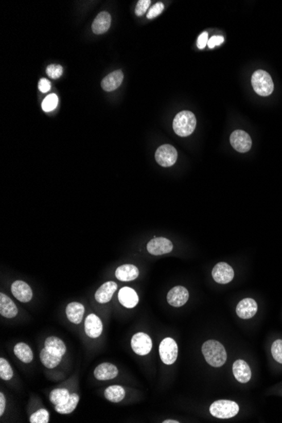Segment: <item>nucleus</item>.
Returning <instances> with one entry per match:
<instances>
[{
  "label": "nucleus",
  "mask_w": 282,
  "mask_h": 423,
  "mask_svg": "<svg viewBox=\"0 0 282 423\" xmlns=\"http://www.w3.org/2000/svg\"><path fill=\"white\" fill-rule=\"evenodd\" d=\"M38 88L43 93H47L50 89H51V83L49 80L47 79H41L40 81L38 83Z\"/></svg>",
  "instance_id": "nucleus-39"
},
{
  "label": "nucleus",
  "mask_w": 282,
  "mask_h": 423,
  "mask_svg": "<svg viewBox=\"0 0 282 423\" xmlns=\"http://www.w3.org/2000/svg\"><path fill=\"white\" fill-rule=\"evenodd\" d=\"M45 348L47 350H49L50 352L60 356V357H63L66 352L65 344L64 343V341L58 337H50L46 339Z\"/></svg>",
  "instance_id": "nucleus-24"
},
{
  "label": "nucleus",
  "mask_w": 282,
  "mask_h": 423,
  "mask_svg": "<svg viewBox=\"0 0 282 423\" xmlns=\"http://www.w3.org/2000/svg\"><path fill=\"white\" fill-rule=\"evenodd\" d=\"M212 276L215 281L219 284H227L233 280L234 271L228 263L221 262L213 268Z\"/></svg>",
  "instance_id": "nucleus-9"
},
{
  "label": "nucleus",
  "mask_w": 282,
  "mask_h": 423,
  "mask_svg": "<svg viewBox=\"0 0 282 423\" xmlns=\"http://www.w3.org/2000/svg\"><path fill=\"white\" fill-rule=\"evenodd\" d=\"M102 323L100 318L94 313L88 315L85 321V334L91 338H98L102 333Z\"/></svg>",
  "instance_id": "nucleus-14"
},
{
  "label": "nucleus",
  "mask_w": 282,
  "mask_h": 423,
  "mask_svg": "<svg viewBox=\"0 0 282 423\" xmlns=\"http://www.w3.org/2000/svg\"><path fill=\"white\" fill-rule=\"evenodd\" d=\"M251 83L255 92L261 97H268L274 91L272 78L266 71H255L252 76Z\"/></svg>",
  "instance_id": "nucleus-3"
},
{
  "label": "nucleus",
  "mask_w": 282,
  "mask_h": 423,
  "mask_svg": "<svg viewBox=\"0 0 282 423\" xmlns=\"http://www.w3.org/2000/svg\"><path fill=\"white\" fill-rule=\"evenodd\" d=\"M47 76L52 79H59L63 74V68L59 64H50L46 69Z\"/></svg>",
  "instance_id": "nucleus-34"
},
{
  "label": "nucleus",
  "mask_w": 282,
  "mask_h": 423,
  "mask_svg": "<svg viewBox=\"0 0 282 423\" xmlns=\"http://www.w3.org/2000/svg\"><path fill=\"white\" fill-rule=\"evenodd\" d=\"M69 396H70V394L68 392V390H66V389H56V390H54L50 394L49 400L52 404L58 406V404H63L66 400H68Z\"/></svg>",
  "instance_id": "nucleus-29"
},
{
  "label": "nucleus",
  "mask_w": 282,
  "mask_h": 423,
  "mask_svg": "<svg viewBox=\"0 0 282 423\" xmlns=\"http://www.w3.org/2000/svg\"><path fill=\"white\" fill-rule=\"evenodd\" d=\"M212 416L220 419L232 418L239 412V407L232 400H217L209 407Z\"/></svg>",
  "instance_id": "nucleus-4"
},
{
  "label": "nucleus",
  "mask_w": 282,
  "mask_h": 423,
  "mask_svg": "<svg viewBox=\"0 0 282 423\" xmlns=\"http://www.w3.org/2000/svg\"><path fill=\"white\" fill-rule=\"evenodd\" d=\"M85 313V307L80 303H71L66 308V315L68 320L75 325H79L82 321Z\"/></svg>",
  "instance_id": "nucleus-22"
},
{
  "label": "nucleus",
  "mask_w": 282,
  "mask_h": 423,
  "mask_svg": "<svg viewBox=\"0 0 282 423\" xmlns=\"http://www.w3.org/2000/svg\"><path fill=\"white\" fill-rule=\"evenodd\" d=\"M13 377V370L10 363L4 359H0V378L5 381H9Z\"/></svg>",
  "instance_id": "nucleus-30"
},
{
  "label": "nucleus",
  "mask_w": 282,
  "mask_h": 423,
  "mask_svg": "<svg viewBox=\"0 0 282 423\" xmlns=\"http://www.w3.org/2000/svg\"><path fill=\"white\" fill-rule=\"evenodd\" d=\"M233 374L235 379L242 383H246L251 379V368L243 360H237L233 363Z\"/></svg>",
  "instance_id": "nucleus-15"
},
{
  "label": "nucleus",
  "mask_w": 282,
  "mask_h": 423,
  "mask_svg": "<svg viewBox=\"0 0 282 423\" xmlns=\"http://www.w3.org/2000/svg\"><path fill=\"white\" fill-rule=\"evenodd\" d=\"M161 359L165 364L172 365L176 362L179 355V347L173 339L167 337L161 342L159 346Z\"/></svg>",
  "instance_id": "nucleus-5"
},
{
  "label": "nucleus",
  "mask_w": 282,
  "mask_h": 423,
  "mask_svg": "<svg viewBox=\"0 0 282 423\" xmlns=\"http://www.w3.org/2000/svg\"><path fill=\"white\" fill-rule=\"evenodd\" d=\"M202 352L205 361L212 367H221L227 358L224 346L219 341L213 340L205 341L203 344Z\"/></svg>",
  "instance_id": "nucleus-1"
},
{
  "label": "nucleus",
  "mask_w": 282,
  "mask_h": 423,
  "mask_svg": "<svg viewBox=\"0 0 282 423\" xmlns=\"http://www.w3.org/2000/svg\"><path fill=\"white\" fill-rule=\"evenodd\" d=\"M14 355L24 363H30L32 362L33 353L31 347L23 342L16 344L14 348Z\"/></svg>",
  "instance_id": "nucleus-25"
},
{
  "label": "nucleus",
  "mask_w": 282,
  "mask_h": 423,
  "mask_svg": "<svg viewBox=\"0 0 282 423\" xmlns=\"http://www.w3.org/2000/svg\"><path fill=\"white\" fill-rule=\"evenodd\" d=\"M231 145L236 151L240 153H246L252 147V139L250 134L243 130H235L231 134Z\"/></svg>",
  "instance_id": "nucleus-7"
},
{
  "label": "nucleus",
  "mask_w": 282,
  "mask_h": 423,
  "mask_svg": "<svg viewBox=\"0 0 282 423\" xmlns=\"http://www.w3.org/2000/svg\"><path fill=\"white\" fill-rule=\"evenodd\" d=\"M118 370L116 366L109 362H104L95 369L94 376L98 380H110L118 376Z\"/></svg>",
  "instance_id": "nucleus-17"
},
{
  "label": "nucleus",
  "mask_w": 282,
  "mask_h": 423,
  "mask_svg": "<svg viewBox=\"0 0 282 423\" xmlns=\"http://www.w3.org/2000/svg\"><path fill=\"white\" fill-rule=\"evenodd\" d=\"M12 294L22 303H28L32 298L33 293L29 285L22 280H15L11 286Z\"/></svg>",
  "instance_id": "nucleus-13"
},
{
  "label": "nucleus",
  "mask_w": 282,
  "mask_h": 423,
  "mask_svg": "<svg viewBox=\"0 0 282 423\" xmlns=\"http://www.w3.org/2000/svg\"><path fill=\"white\" fill-rule=\"evenodd\" d=\"M0 313L7 319H13L18 314L16 305L4 293H0Z\"/></svg>",
  "instance_id": "nucleus-21"
},
{
  "label": "nucleus",
  "mask_w": 282,
  "mask_h": 423,
  "mask_svg": "<svg viewBox=\"0 0 282 423\" xmlns=\"http://www.w3.org/2000/svg\"><path fill=\"white\" fill-rule=\"evenodd\" d=\"M271 351L275 362L282 365V340H276L273 342Z\"/></svg>",
  "instance_id": "nucleus-33"
},
{
  "label": "nucleus",
  "mask_w": 282,
  "mask_h": 423,
  "mask_svg": "<svg viewBox=\"0 0 282 423\" xmlns=\"http://www.w3.org/2000/svg\"><path fill=\"white\" fill-rule=\"evenodd\" d=\"M173 250V245L170 240L164 238H155L147 244V251L152 255L168 254Z\"/></svg>",
  "instance_id": "nucleus-10"
},
{
  "label": "nucleus",
  "mask_w": 282,
  "mask_h": 423,
  "mask_svg": "<svg viewBox=\"0 0 282 423\" xmlns=\"http://www.w3.org/2000/svg\"><path fill=\"white\" fill-rule=\"evenodd\" d=\"M49 421V413L46 409L38 410L30 417L31 423H47Z\"/></svg>",
  "instance_id": "nucleus-32"
},
{
  "label": "nucleus",
  "mask_w": 282,
  "mask_h": 423,
  "mask_svg": "<svg viewBox=\"0 0 282 423\" xmlns=\"http://www.w3.org/2000/svg\"><path fill=\"white\" fill-rule=\"evenodd\" d=\"M151 3V0H139L135 8V14L137 16H141L146 14Z\"/></svg>",
  "instance_id": "nucleus-35"
},
{
  "label": "nucleus",
  "mask_w": 282,
  "mask_h": 423,
  "mask_svg": "<svg viewBox=\"0 0 282 423\" xmlns=\"http://www.w3.org/2000/svg\"><path fill=\"white\" fill-rule=\"evenodd\" d=\"M223 42L224 38L222 36H214V37H212L210 39H209L207 44H208V47H209V48H214V47H217V46H220Z\"/></svg>",
  "instance_id": "nucleus-37"
},
{
  "label": "nucleus",
  "mask_w": 282,
  "mask_h": 423,
  "mask_svg": "<svg viewBox=\"0 0 282 423\" xmlns=\"http://www.w3.org/2000/svg\"><path fill=\"white\" fill-rule=\"evenodd\" d=\"M79 400L80 397L77 394H71L68 400H66L63 404L55 406V410L58 413L63 415L72 413L76 410Z\"/></svg>",
  "instance_id": "nucleus-26"
},
{
  "label": "nucleus",
  "mask_w": 282,
  "mask_h": 423,
  "mask_svg": "<svg viewBox=\"0 0 282 423\" xmlns=\"http://www.w3.org/2000/svg\"><path fill=\"white\" fill-rule=\"evenodd\" d=\"M164 423H179V421H174V420H166V421H163Z\"/></svg>",
  "instance_id": "nucleus-41"
},
{
  "label": "nucleus",
  "mask_w": 282,
  "mask_h": 423,
  "mask_svg": "<svg viewBox=\"0 0 282 423\" xmlns=\"http://www.w3.org/2000/svg\"><path fill=\"white\" fill-rule=\"evenodd\" d=\"M111 21L112 18L109 13L106 11L101 12L100 14H97V16L92 23V31L98 35L107 32L110 28Z\"/></svg>",
  "instance_id": "nucleus-20"
},
{
  "label": "nucleus",
  "mask_w": 282,
  "mask_h": 423,
  "mask_svg": "<svg viewBox=\"0 0 282 423\" xmlns=\"http://www.w3.org/2000/svg\"><path fill=\"white\" fill-rule=\"evenodd\" d=\"M40 359L43 364L47 368H54L61 362L62 357L50 352L46 348H43L40 353Z\"/></svg>",
  "instance_id": "nucleus-27"
},
{
  "label": "nucleus",
  "mask_w": 282,
  "mask_h": 423,
  "mask_svg": "<svg viewBox=\"0 0 282 423\" xmlns=\"http://www.w3.org/2000/svg\"><path fill=\"white\" fill-rule=\"evenodd\" d=\"M188 297L189 294L188 290L186 289L185 287L179 286L170 290L169 292L167 293V299L170 305L175 308H179L188 302Z\"/></svg>",
  "instance_id": "nucleus-11"
},
{
  "label": "nucleus",
  "mask_w": 282,
  "mask_h": 423,
  "mask_svg": "<svg viewBox=\"0 0 282 423\" xmlns=\"http://www.w3.org/2000/svg\"><path fill=\"white\" fill-rule=\"evenodd\" d=\"M107 400L114 403L122 401L125 397V391L122 387L118 385L110 386L104 392Z\"/></svg>",
  "instance_id": "nucleus-28"
},
{
  "label": "nucleus",
  "mask_w": 282,
  "mask_h": 423,
  "mask_svg": "<svg viewBox=\"0 0 282 423\" xmlns=\"http://www.w3.org/2000/svg\"><path fill=\"white\" fill-rule=\"evenodd\" d=\"M208 32H203L202 34H200V37L198 38L197 41V47L200 48V49H204L205 48V46H206L207 43H208Z\"/></svg>",
  "instance_id": "nucleus-38"
},
{
  "label": "nucleus",
  "mask_w": 282,
  "mask_h": 423,
  "mask_svg": "<svg viewBox=\"0 0 282 423\" xmlns=\"http://www.w3.org/2000/svg\"><path fill=\"white\" fill-rule=\"evenodd\" d=\"M258 311V304L256 301L252 298L242 299L238 303L236 312L238 317L242 320H250L255 316Z\"/></svg>",
  "instance_id": "nucleus-12"
},
{
  "label": "nucleus",
  "mask_w": 282,
  "mask_h": 423,
  "mask_svg": "<svg viewBox=\"0 0 282 423\" xmlns=\"http://www.w3.org/2000/svg\"><path fill=\"white\" fill-rule=\"evenodd\" d=\"M120 304L127 308H133L139 303V296L130 287H122L118 292Z\"/></svg>",
  "instance_id": "nucleus-18"
},
{
  "label": "nucleus",
  "mask_w": 282,
  "mask_h": 423,
  "mask_svg": "<svg viewBox=\"0 0 282 423\" xmlns=\"http://www.w3.org/2000/svg\"><path fill=\"white\" fill-rule=\"evenodd\" d=\"M163 10H164V5L163 3H156L147 13V19H154L158 16L163 11Z\"/></svg>",
  "instance_id": "nucleus-36"
},
{
  "label": "nucleus",
  "mask_w": 282,
  "mask_h": 423,
  "mask_svg": "<svg viewBox=\"0 0 282 423\" xmlns=\"http://www.w3.org/2000/svg\"><path fill=\"white\" fill-rule=\"evenodd\" d=\"M172 127L179 136H188L196 130V116L190 111H182L174 118Z\"/></svg>",
  "instance_id": "nucleus-2"
},
{
  "label": "nucleus",
  "mask_w": 282,
  "mask_h": 423,
  "mask_svg": "<svg viewBox=\"0 0 282 423\" xmlns=\"http://www.w3.org/2000/svg\"><path fill=\"white\" fill-rule=\"evenodd\" d=\"M155 158L158 164L162 167H171L177 162L178 151L171 145H163L157 149Z\"/></svg>",
  "instance_id": "nucleus-6"
},
{
  "label": "nucleus",
  "mask_w": 282,
  "mask_h": 423,
  "mask_svg": "<svg viewBox=\"0 0 282 423\" xmlns=\"http://www.w3.org/2000/svg\"><path fill=\"white\" fill-rule=\"evenodd\" d=\"M131 347L138 355H147L152 349V341L148 334L137 333L132 337Z\"/></svg>",
  "instance_id": "nucleus-8"
},
{
  "label": "nucleus",
  "mask_w": 282,
  "mask_h": 423,
  "mask_svg": "<svg viewBox=\"0 0 282 423\" xmlns=\"http://www.w3.org/2000/svg\"><path fill=\"white\" fill-rule=\"evenodd\" d=\"M124 80V74L121 70H116L109 74L101 81V87L106 92H113L118 89Z\"/></svg>",
  "instance_id": "nucleus-19"
},
{
  "label": "nucleus",
  "mask_w": 282,
  "mask_h": 423,
  "mask_svg": "<svg viewBox=\"0 0 282 423\" xmlns=\"http://www.w3.org/2000/svg\"><path fill=\"white\" fill-rule=\"evenodd\" d=\"M5 404H6V400H5V395L3 393L0 394V416L4 415L5 410Z\"/></svg>",
  "instance_id": "nucleus-40"
},
{
  "label": "nucleus",
  "mask_w": 282,
  "mask_h": 423,
  "mask_svg": "<svg viewBox=\"0 0 282 423\" xmlns=\"http://www.w3.org/2000/svg\"><path fill=\"white\" fill-rule=\"evenodd\" d=\"M139 270L136 266L133 265H125L119 266L116 270V277L121 281H130L134 280L139 276Z\"/></svg>",
  "instance_id": "nucleus-23"
},
{
  "label": "nucleus",
  "mask_w": 282,
  "mask_h": 423,
  "mask_svg": "<svg viewBox=\"0 0 282 423\" xmlns=\"http://www.w3.org/2000/svg\"><path fill=\"white\" fill-rule=\"evenodd\" d=\"M118 288V285L114 281H108L99 287L95 294V298L99 304H107L110 302L113 294Z\"/></svg>",
  "instance_id": "nucleus-16"
},
{
  "label": "nucleus",
  "mask_w": 282,
  "mask_h": 423,
  "mask_svg": "<svg viewBox=\"0 0 282 423\" xmlns=\"http://www.w3.org/2000/svg\"><path fill=\"white\" fill-rule=\"evenodd\" d=\"M58 103H59V97L56 94L48 95L43 100L42 109L44 112H51L56 109Z\"/></svg>",
  "instance_id": "nucleus-31"
}]
</instances>
